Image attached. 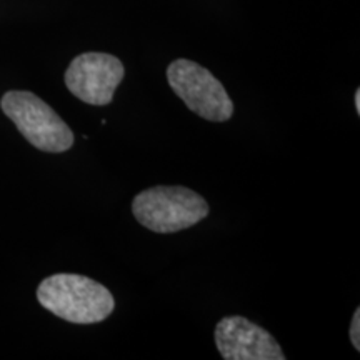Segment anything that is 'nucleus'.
<instances>
[{"label":"nucleus","mask_w":360,"mask_h":360,"mask_svg":"<svg viewBox=\"0 0 360 360\" xmlns=\"http://www.w3.org/2000/svg\"><path fill=\"white\" fill-rule=\"evenodd\" d=\"M37 300L44 309L72 323H98L114 312L107 287L77 274H56L40 282Z\"/></svg>","instance_id":"obj_1"},{"label":"nucleus","mask_w":360,"mask_h":360,"mask_svg":"<svg viewBox=\"0 0 360 360\" xmlns=\"http://www.w3.org/2000/svg\"><path fill=\"white\" fill-rule=\"evenodd\" d=\"M132 212L137 222L157 233L186 231L209 215L205 199L182 186H157L135 195Z\"/></svg>","instance_id":"obj_2"},{"label":"nucleus","mask_w":360,"mask_h":360,"mask_svg":"<svg viewBox=\"0 0 360 360\" xmlns=\"http://www.w3.org/2000/svg\"><path fill=\"white\" fill-rule=\"evenodd\" d=\"M0 105L19 132L39 150L58 154L74 146V134L69 125L35 94L11 90L2 97Z\"/></svg>","instance_id":"obj_3"},{"label":"nucleus","mask_w":360,"mask_h":360,"mask_svg":"<svg viewBox=\"0 0 360 360\" xmlns=\"http://www.w3.org/2000/svg\"><path fill=\"white\" fill-rule=\"evenodd\" d=\"M167 80L180 101L202 119L225 122L233 115V102L227 90L205 67L177 58L167 67Z\"/></svg>","instance_id":"obj_4"},{"label":"nucleus","mask_w":360,"mask_h":360,"mask_svg":"<svg viewBox=\"0 0 360 360\" xmlns=\"http://www.w3.org/2000/svg\"><path fill=\"white\" fill-rule=\"evenodd\" d=\"M124 75V64L117 57L87 52L70 62L65 85L79 101L90 105H109Z\"/></svg>","instance_id":"obj_5"},{"label":"nucleus","mask_w":360,"mask_h":360,"mask_svg":"<svg viewBox=\"0 0 360 360\" xmlns=\"http://www.w3.org/2000/svg\"><path fill=\"white\" fill-rule=\"evenodd\" d=\"M215 345L225 360H285L277 340L240 315L224 317L217 323Z\"/></svg>","instance_id":"obj_6"},{"label":"nucleus","mask_w":360,"mask_h":360,"mask_svg":"<svg viewBox=\"0 0 360 360\" xmlns=\"http://www.w3.org/2000/svg\"><path fill=\"white\" fill-rule=\"evenodd\" d=\"M350 342L355 350H360V309L355 310L354 314L352 326H350Z\"/></svg>","instance_id":"obj_7"},{"label":"nucleus","mask_w":360,"mask_h":360,"mask_svg":"<svg viewBox=\"0 0 360 360\" xmlns=\"http://www.w3.org/2000/svg\"><path fill=\"white\" fill-rule=\"evenodd\" d=\"M355 110L360 115V89L355 90Z\"/></svg>","instance_id":"obj_8"}]
</instances>
